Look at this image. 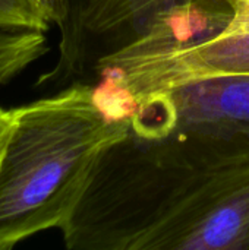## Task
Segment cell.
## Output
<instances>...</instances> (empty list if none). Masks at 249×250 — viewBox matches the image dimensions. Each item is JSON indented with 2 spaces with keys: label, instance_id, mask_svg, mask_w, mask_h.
<instances>
[{
  "label": "cell",
  "instance_id": "9c48e42d",
  "mask_svg": "<svg viewBox=\"0 0 249 250\" xmlns=\"http://www.w3.org/2000/svg\"><path fill=\"white\" fill-rule=\"evenodd\" d=\"M226 1L232 3V4L236 7V6H239V4H242V3H247V1H249V0H226Z\"/></svg>",
  "mask_w": 249,
  "mask_h": 250
},
{
  "label": "cell",
  "instance_id": "52a82bcc",
  "mask_svg": "<svg viewBox=\"0 0 249 250\" xmlns=\"http://www.w3.org/2000/svg\"><path fill=\"white\" fill-rule=\"evenodd\" d=\"M50 23L59 25L65 16V0H40Z\"/></svg>",
  "mask_w": 249,
  "mask_h": 250
},
{
  "label": "cell",
  "instance_id": "6da1fadb",
  "mask_svg": "<svg viewBox=\"0 0 249 250\" xmlns=\"http://www.w3.org/2000/svg\"><path fill=\"white\" fill-rule=\"evenodd\" d=\"M62 233L73 250H249V136L129 132Z\"/></svg>",
  "mask_w": 249,
  "mask_h": 250
},
{
  "label": "cell",
  "instance_id": "277c9868",
  "mask_svg": "<svg viewBox=\"0 0 249 250\" xmlns=\"http://www.w3.org/2000/svg\"><path fill=\"white\" fill-rule=\"evenodd\" d=\"M129 132L249 136V76L219 78L148 97L129 108Z\"/></svg>",
  "mask_w": 249,
  "mask_h": 250
},
{
  "label": "cell",
  "instance_id": "5b68a950",
  "mask_svg": "<svg viewBox=\"0 0 249 250\" xmlns=\"http://www.w3.org/2000/svg\"><path fill=\"white\" fill-rule=\"evenodd\" d=\"M47 48L43 31L0 29V86L43 57Z\"/></svg>",
  "mask_w": 249,
  "mask_h": 250
},
{
  "label": "cell",
  "instance_id": "8992f818",
  "mask_svg": "<svg viewBox=\"0 0 249 250\" xmlns=\"http://www.w3.org/2000/svg\"><path fill=\"white\" fill-rule=\"evenodd\" d=\"M50 25L40 0H0V29L45 32Z\"/></svg>",
  "mask_w": 249,
  "mask_h": 250
},
{
  "label": "cell",
  "instance_id": "ba28073f",
  "mask_svg": "<svg viewBox=\"0 0 249 250\" xmlns=\"http://www.w3.org/2000/svg\"><path fill=\"white\" fill-rule=\"evenodd\" d=\"M10 126H12V110H6L0 107V160L6 148V142L10 133Z\"/></svg>",
  "mask_w": 249,
  "mask_h": 250
},
{
  "label": "cell",
  "instance_id": "3957f363",
  "mask_svg": "<svg viewBox=\"0 0 249 250\" xmlns=\"http://www.w3.org/2000/svg\"><path fill=\"white\" fill-rule=\"evenodd\" d=\"M94 72L98 89L126 113L136 103L195 82L249 76V4L236 6V16L220 32L183 47L144 57L106 56Z\"/></svg>",
  "mask_w": 249,
  "mask_h": 250
},
{
  "label": "cell",
  "instance_id": "7a4b0ae2",
  "mask_svg": "<svg viewBox=\"0 0 249 250\" xmlns=\"http://www.w3.org/2000/svg\"><path fill=\"white\" fill-rule=\"evenodd\" d=\"M129 129L128 113L81 82L13 108L0 160V250L62 230L103 155Z\"/></svg>",
  "mask_w": 249,
  "mask_h": 250
},
{
  "label": "cell",
  "instance_id": "30bf717a",
  "mask_svg": "<svg viewBox=\"0 0 249 250\" xmlns=\"http://www.w3.org/2000/svg\"><path fill=\"white\" fill-rule=\"evenodd\" d=\"M248 4H249V3H248Z\"/></svg>",
  "mask_w": 249,
  "mask_h": 250
}]
</instances>
